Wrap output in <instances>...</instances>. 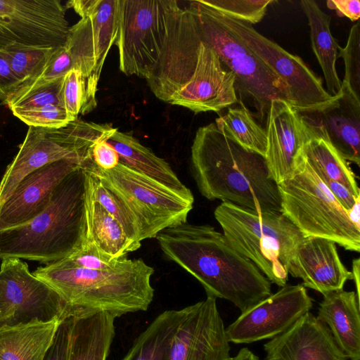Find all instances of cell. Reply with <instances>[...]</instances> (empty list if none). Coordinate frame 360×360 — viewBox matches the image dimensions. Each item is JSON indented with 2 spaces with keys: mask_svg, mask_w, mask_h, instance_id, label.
<instances>
[{
  "mask_svg": "<svg viewBox=\"0 0 360 360\" xmlns=\"http://www.w3.org/2000/svg\"><path fill=\"white\" fill-rule=\"evenodd\" d=\"M100 0H72L66 4L67 8H72L80 17L91 14L98 4Z\"/></svg>",
  "mask_w": 360,
  "mask_h": 360,
  "instance_id": "46",
  "label": "cell"
},
{
  "mask_svg": "<svg viewBox=\"0 0 360 360\" xmlns=\"http://www.w3.org/2000/svg\"><path fill=\"white\" fill-rule=\"evenodd\" d=\"M63 77L25 89H16L3 102L11 110L30 108L47 104L62 105L60 91Z\"/></svg>",
  "mask_w": 360,
  "mask_h": 360,
  "instance_id": "35",
  "label": "cell"
},
{
  "mask_svg": "<svg viewBox=\"0 0 360 360\" xmlns=\"http://www.w3.org/2000/svg\"><path fill=\"white\" fill-rule=\"evenodd\" d=\"M313 307L302 284L285 285L241 312L225 328L229 342L250 344L271 339L290 328Z\"/></svg>",
  "mask_w": 360,
  "mask_h": 360,
  "instance_id": "14",
  "label": "cell"
},
{
  "mask_svg": "<svg viewBox=\"0 0 360 360\" xmlns=\"http://www.w3.org/2000/svg\"><path fill=\"white\" fill-rule=\"evenodd\" d=\"M187 4L201 39L217 52L224 68L235 77L236 90L250 98L258 114H267L271 101H287L285 83L230 27L223 15L202 0Z\"/></svg>",
  "mask_w": 360,
  "mask_h": 360,
  "instance_id": "7",
  "label": "cell"
},
{
  "mask_svg": "<svg viewBox=\"0 0 360 360\" xmlns=\"http://www.w3.org/2000/svg\"><path fill=\"white\" fill-rule=\"evenodd\" d=\"M105 140L118 153L120 163L194 200L191 190L179 180L167 162L136 138L115 128Z\"/></svg>",
  "mask_w": 360,
  "mask_h": 360,
  "instance_id": "25",
  "label": "cell"
},
{
  "mask_svg": "<svg viewBox=\"0 0 360 360\" xmlns=\"http://www.w3.org/2000/svg\"><path fill=\"white\" fill-rule=\"evenodd\" d=\"M191 162L198 190L207 199L259 212H281L278 184L269 176L264 157L229 137L216 120L196 131Z\"/></svg>",
  "mask_w": 360,
  "mask_h": 360,
  "instance_id": "2",
  "label": "cell"
},
{
  "mask_svg": "<svg viewBox=\"0 0 360 360\" xmlns=\"http://www.w3.org/2000/svg\"><path fill=\"white\" fill-rule=\"evenodd\" d=\"M117 0H100L93 12L70 27L65 46L87 82L91 99L96 100L98 84L106 56L115 42Z\"/></svg>",
  "mask_w": 360,
  "mask_h": 360,
  "instance_id": "15",
  "label": "cell"
},
{
  "mask_svg": "<svg viewBox=\"0 0 360 360\" xmlns=\"http://www.w3.org/2000/svg\"><path fill=\"white\" fill-rule=\"evenodd\" d=\"M153 273L143 259L127 256L110 269H86L54 262L39 267L33 274L60 295L67 317L105 312L116 318L148 309L154 297Z\"/></svg>",
  "mask_w": 360,
  "mask_h": 360,
  "instance_id": "3",
  "label": "cell"
},
{
  "mask_svg": "<svg viewBox=\"0 0 360 360\" xmlns=\"http://www.w3.org/2000/svg\"><path fill=\"white\" fill-rule=\"evenodd\" d=\"M321 180L346 211L350 210L356 199L360 198H355L345 186L338 182L326 179H321Z\"/></svg>",
  "mask_w": 360,
  "mask_h": 360,
  "instance_id": "44",
  "label": "cell"
},
{
  "mask_svg": "<svg viewBox=\"0 0 360 360\" xmlns=\"http://www.w3.org/2000/svg\"><path fill=\"white\" fill-rule=\"evenodd\" d=\"M60 97L62 106L72 121L96 105L91 99L86 79L77 69H72L63 78Z\"/></svg>",
  "mask_w": 360,
  "mask_h": 360,
  "instance_id": "34",
  "label": "cell"
},
{
  "mask_svg": "<svg viewBox=\"0 0 360 360\" xmlns=\"http://www.w3.org/2000/svg\"><path fill=\"white\" fill-rule=\"evenodd\" d=\"M229 360H259L251 350L244 347L239 350L237 354L231 357Z\"/></svg>",
  "mask_w": 360,
  "mask_h": 360,
  "instance_id": "49",
  "label": "cell"
},
{
  "mask_svg": "<svg viewBox=\"0 0 360 360\" xmlns=\"http://www.w3.org/2000/svg\"><path fill=\"white\" fill-rule=\"evenodd\" d=\"M359 269H360V259L359 258H356V259H353L352 261V271H351L352 272V279H354V283H355V286H356V293L358 296V297L359 298L360 297V276H359V274H360V271H359Z\"/></svg>",
  "mask_w": 360,
  "mask_h": 360,
  "instance_id": "48",
  "label": "cell"
},
{
  "mask_svg": "<svg viewBox=\"0 0 360 360\" xmlns=\"http://www.w3.org/2000/svg\"><path fill=\"white\" fill-rule=\"evenodd\" d=\"M226 134L245 149L265 157L267 148L266 130L245 108H229L216 120Z\"/></svg>",
  "mask_w": 360,
  "mask_h": 360,
  "instance_id": "31",
  "label": "cell"
},
{
  "mask_svg": "<svg viewBox=\"0 0 360 360\" xmlns=\"http://www.w3.org/2000/svg\"><path fill=\"white\" fill-rule=\"evenodd\" d=\"M210 7L233 19L252 25L264 17L267 7L274 0H202Z\"/></svg>",
  "mask_w": 360,
  "mask_h": 360,
  "instance_id": "37",
  "label": "cell"
},
{
  "mask_svg": "<svg viewBox=\"0 0 360 360\" xmlns=\"http://www.w3.org/2000/svg\"><path fill=\"white\" fill-rule=\"evenodd\" d=\"M120 259H110L104 256L91 242L86 240L78 250L56 262L64 266L86 269H106L114 267Z\"/></svg>",
  "mask_w": 360,
  "mask_h": 360,
  "instance_id": "40",
  "label": "cell"
},
{
  "mask_svg": "<svg viewBox=\"0 0 360 360\" xmlns=\"http://www.w3.org/2000/svg\"><path fill=\"white\" fill-rule=\"evenodd\" d=\"M82 166L127 204L139 224L141 241L155 238L168 227L186 222L193 209L194 200L122 163L106 170L96 166L91 158Z\"/></svg>",
  "mask_w": 360,
  "mask_h": 360,
  "instance_id": "9",
  "label": "cell"
},
{
  "mask_svg": "<svg viewBox=\"0 0 360 360\" xmlns=\"http://www.w3.org/2000/svg\"><path fill=\"white\" fill-rule=\"evenodd\" d=\"M335 244L323 238H304L289 262L288 274L323 295L343 289L352 274L342 262Z\"/></svg>",
  "mask_w": 360,
  "mask_h": 360,
  "instance_id": "20",
  "label": "cell"
},
{
  "mask_svg": "<svg viewBox=\"0 0 360 360\" xmlns=\"http://www.w3.org/2000/svg\"><path fill=\"white\" fill-rule=\"evenodd\" d=\"M326 4L328 8L335 10L339 16L347 17L352 21H356L359 18V0H328Z\"/></svg>",
  "mask_w": 360,
  "mask_h": 360,
  "instance_id": "45",
  "label": "cell"
},
{
  "mask_svg": "<svg viewBox=\"0 0 360 360\" xmlns=\"http://www.w3.org/2000/svg\"><path fill=\"white\" fill-rule=\"evenodd\" d=\"M264 360H347L328 328L310 311L264 345Z\"/></svg>",
  "mask_w": 360,
  "mask_h": 360,
  "instance_id": "21",
  "label": "cell"
},
{
  "mask_svg": "<svg viewBox=\"0 0 360 360\" xmlns=\"http://www.w3.org/2000/svg\"><path fill=\"white\" fill-rule=\"evenodd\" d=\"M65 304L49 285L32 274L27 263L2 259L0 268V328L66 318Z\"/></svg>",
  "mask_w": 360,
  "mask_h": 360,
  "instance_id": "12",
  "label": "cell"
},
{
  "mask_svg": "<svg viewBox=\"0 0 360 360\" xmlns=\"http://www.w3.org/2000/svg\"><path fill=\"white\" fill-rule=\"evenodd\" d=\"M183 309L159 314L136 338L122 360H167L173 335Z\"/></svg>",
  "mask_w": 360,
  "mask_h": 360,
  "instance_id": "30",
  "label": "cell"
},
{
  "mask_svg": "<svg viewBox=\"0 0 360 360\" xmlns=\"http://www.w3.org/2000/svg\"><path fill=\"white\" fill-rule=\"evenodd\" d=\"M72 316L63 319L43 360H68Z\"/></svg>",
  "mask_w": 360,
  "mask_h": 360,
  "instance_id": "41",
  "label": "cell"
},
{
  "mask_svg": "<svg viewBox=\"0 0 360 360\" xmlns=\"http://www.w3.org/2000/svg\"><path fill=\"white\" fill-rule=\"evenodd\" d=\"M86 238L105 257L117 260L141 247L131 240L120 223L98 202L94 201L86 185Z\"/></svg>",
  "mask_w": 360,
  "mask_h": 360,
  "instance_id": "29",
  "label": "cell"
},
{
  "mask_svg": "<svg viewBox=\"0 0 360 360\" xmlns=\"http://www.w3.org/2000/svg\"><path fill=\"white\" fill-rule=\"evenodd\" d=\"M214 215L232 247L271 283L286 285L288 264L304 235L281 212H255L228 202Z\"/></svg>",
  "mask_w": 360,
  "mask_h": 360,
  "instance_id": "5",
  "label": "cell"
},
{
  "mask_svg": "<svg viewBox=\"0 0 360 360\" xmlns=\"http://www.w3.org/2000/svg\"><path fill=\"white\" fill-rule=\"evenodd\" d=\"M112 127L77 118L63 127H29L25 138L0 181V205L20 181L33 171L61 160L81 165L91 158L94 143Z\"/></svg>",
  "mask_w": 360,
  "mask_h": 360,
  "instance_id": "8",
  "label": "cell"
},
{
  "mask_svg": "<svg viewBox=\"0 0 360 360\" xmlns=\"http://www.w3.org/2000/svg\"><path fill=\"white\" fill-rule=\"evenodd\" d=\"M112 129L96 141L91 148V160L94 164L103 169H111L119 163V155L115 149L106 141V138L113 131Z\"/></svg>",
  "mask_w": 360,
  "mask_h": 360,
  "instance_id": "42",
  "label": "cell"
},
{
  "mask_svg": "<svg viewBox=\"0 0 360 360\" xmlns=\"http://www.w3.org/2000/svg\"><path fill=\"white\" fill-rule=\"evenodd\" d=\"M300 3L308 20L311 49L322 70L326 90L333 97L339 96L342 81L336 70V61L340 45L330 32L331 18L313 0H302Z\"/></svg>",
  "mask_w": 360,
  "mask_h": 360,
  "instance_id": "28",
  "label": "cell"
},
{
  "mask_svg": "<svg viewBox=\"0 0 360 360\" xmlns=\"http://www.w3.org/2000/svg\"><path fill=\"white\" fill-rule=\"evenodd\" d=\"M73 69V61L68 48L64 44L57 47L38 76L22 84L17 89H25L34 86L49 83L63 77Z\"/></svg>",
  "mask_w": 360,
  "mask_h": 360,
  "instance_id": "39",
  "label": "cell"
},
{
  "mask_svg": "<svg viewBox=\"0 0 360 360\" xmlns=\"http://www.w3.org/2000/svg\"><path fill=\"white\" fill-rule=\"evenodd\" d=\"M84 169L86 188L91 198L120 223L129 239L141 243L139 224L127 204L117 193L105 187L94 174Z\"/></svg>",
  "mask_w": 360,
  "mask_h": 360,
  "instance_id": "32",
  "label": "cell"
},
{
  "mask_svg": "<svg viewBox=\"0 0 360 360\" xmlns=\"http://www.w3.org/2000/svg\"><path fill=\"white\" fill-rule=\"evenodd\" d=\"M13 114L29 127L57 128L72 120L62 105L47 104L30 108H16Z\"/></svg>",
  "mask_w": 360,
  "mask_h": 360,
  "instance_id": "38",
  "label": "cell"
},
{
  "mask_svg": "<svg viewBox=\"0 0 360 360\" xmlns=\"http://www.w3.org/2000/svg\"><path fill=\"white\" fill-rule=\"evenodd\" d=\"M20 84L8 61L0 55V100L6 101Z\"/></svg>",
  "mask_w": 360,
  "mask_h": 360,
  "instance_id": "43",
  "label": "cell"
},
{
  "mask_svg": "<svg viewBox=\"0 0 360 360\" xmlns=\"http://www.w3.org/2000/svg\"><path fill=\"white\" fill-rule=\"evenodd\" d=\"M69 30L59 0H0V50L57 48L65 44Z\"/></svg>",
  "mask_w": 360,
  "mask_h": 360,
  "instance_id": "13",
  "label": "cell"
},
{
  "mask_svg": "<svg viewBox=\"0 0 360 360\" xmlns=\"http://www.w3.org/2000/svg\"><path fill=\"white\" fill-rule=\"evenodd\" d=\"M86 238V172L82 165L60 182L41 213L25 224L0 232V258L49 264L78 250Z\"/></svg>",
  "mask_w": 360,
  "mask_h": 360,
  "instance_id": "4",
  "label": "cell"
},
{
  "mask_svg": "<svg viewBox=\"0 0 360 360\" xmlns=\"http://www.w3.org/2000/svg\"><path fill=\"white\" fill-rule=\"evenodd\" d=\"M306 121L305 139L302 155L320 179L338 182L355 198L360 197L356 176L348 162L330 143L323 128L304 115Z\"/></svg>",
  "mask_w": 360,
  "mask_h": 360,
  "instance_id": "24",
  "label": "cell"
},
{
  "mask_svg": "<svg viewBox=\"0 0 360 360\" xmlns=\"http://www.w3.org/2000/svg\"><path fill=\"white\" fill-rule=\"evenodd\" d=\"M237 101L233 74L224 68L214 49L201 39L193 75L168 103L200 112H218Z\"/></svg>",
  "mask_w": 360,
  "mask_h": 360,
  "instance_id": "17",
  "label": "cell"
},
{
  "mask_svg": "<svg viewBox=\"0 0 360 360\" xmlns=\"http://www.w3.org/2000/svg\"><path fill=\"white\" fill-rule=\"evenodd\" d=\"M63 319L0 328V360H43Z\"/></svg>",
  "mask_w": 360,
  "mask_h": 360,
  "instance_id": "26",
  "label": "cell"
},
{
  "mask_svg": "<svg viewBox=\"0 0 360 360\" xmlns=\"http://www.w3.org/2000/svg\"><path fill=\"white\" fill-rule=\"evenodd\" d=\"M265 160L270 178L277 184L293 174L301 158L306 121L286 101L274 99L267 114Z\"/></svg>",
  "mask_w": 360,
  "mask_h": 360,
  "instance_id": "19",
  "label": "cell"
},
{
  "mask_svg": "<svg viewBox=\"0 0 360 360\" xmlns=\"http://www.w3.org/2000/svg\"><path fill=\"white\" fill-rule=\"evenodd\" d=\"M360 298L343 289L327 292L316 318L329 329L339 349L349 360H360Z\"/></svg>",
  "mask_w": 360,
  "mask_h": 360,
  "instance_id": "22",
  "label": "cell"
},
{
  "mask_svg": "<svg viewBox=\"0 0 360 360\" xmlns=\"http://www.w3.org/2000/svg\"><path fill=\"white\" fill-rule=\"evenodd\" d=\"M155 238L164 255L195 277L207 296L226 300L243 312L271 294L266 276L210 225L184 222Z\"/></svg>",
  "mask_w": 360,
  "mask_h": 360,
  "instance_id": "1",
  "label": "cell"
},
{
  "mask_svg": "<svg viewBox=\"0 0 360 360\" xmlns=\"http://www.w3.org/2000/svg\"><path fill=\"white\" fill-rule=\"evenodd\" d=\"M207 298L183 309L167 360H229L231 347L217 306Z\"/></svg>",
  "mask_w": 360,
  "mask_h": 360,
  "instance_id": "16",
  "label": "cell"
},
{
  "mask_svg": "<svg viewBox=\"0 0 360 360\" xmlns=\"http://www.w3.org/2000/svg\"><path fill=\"white\" fill-rule=\"evenodd\" d=\"M315 115L342 158L359 167L360 100L342 86L336 102Z\"/></svg>",
  "mask_w": 360,
  "mask_h": 360,
  "instance_id": "23",
  "label": "cell"
},
{
  "mask_svg": "<svg viewBox=\"0 0 360 360\" xmlns=\"http://www.w3.org/2000/svg\"><path fill=\"white\" fill-rule=\"evenodd\" d=\"M347 213L350 221L360 229V198L356 199L354 205Z\"/></svg>",
  "mask_w": 360,
  "mask_h": 360,
  "instance_id": "47",
  "label": "cell"
},
{
  "mask_svg": "<svg viewBox=\"0 0 360 360\" xmlns=\"http://www.w3.org/2000/svg\"><path fill=\"white\" fill-rule=\"evenodd\" d=\"M338 56L345 63V77L342 86L360 100V27L354 24L349 31L346 46L338 48Z\"/></svg>",
  "mask_w": 360,
  "mask_h": 360,
  "instance_id": "36",
  "label": "cell"
},
{
  "mask_svg": "<svg viewBox=\"0 0 360 360\" xmlns=\"http://www.w3.org/2000/svg\"><path fill=\"white\" fill-rule=\"evenodd\" d=\"M169 0H117L119 66L127 75L146 79L162 46Z\"/></svg>",
  "mask_w": 360,
  "mask_h": 360,
  "instance_id": "10",
  "label": "cell"
},
{
  "mask_svg": "<svg viewBox=\"0 0 360 360\" xmlns=\"http://www.w3.org/2000/svg\"><path fill=\"white\" fill-rule=\"evenodd\" d=\"M221 14L238 37L285 83L288 88L287 102L297 112L316 115L335 103L341 96L329 95L321 78L300 56L266 38L252 25Z\"/></svg>",
  "mask_w": 360,
  "mask_h": 360,
  "instance_id": "11",
  "label": "cell"
},
{
  "mask_svg": "<svg viewBox=\"0 0 360 360\" xmlns=\"http://www.w3.org/2000/svg\"><path fill=\"white\" fill-rule=\"evenodd\" d=\"M72 318L68 360H107L115 317L99 312Z\"/></svg>",
  "mask_w": 360,
  "mask_h": 360,
  "instance_id": "27",
  "label": "cell"
},
{
  "mask_svg": "<svg viewBox=\"0 0 360 360\" xmlns=\"http://www.w3.org/2000/svg\"><path fill=\"white\" fill-rule=\"evenodd\" d=\"M82 165L73 160H61L25 176L0 205V232L25 224L41 213L60 182Z\"/></svg>",
  "mask_w": 360,
  "mask_h": 360,
  "instance_id": "18",
  "label": "cell"
},
{
  "mask_svg": "<svg viewBox=\"0 0 360 360\" xmlns=\"http://www.w3.org/2000/svg\"><path fill=\"white\" fill-rule=\"evenodd\" d=\"M56 48L12 46L0 50L21 84L35 79Z\"/></svg>",
  "mask_w": 360,
  "mask_h": 360,
  "instance_id": "33",
  "label": "cell"
},
{
  "mask_svg": "<svg viewBox=\"0 0 360 360\" xmlns=\"http://www.w3.org/2000/svg\"><path fill=\"white\" fill-rule=\"evenodd\" d=\"M281 212L305 238L330 240L346 250L360 252V229L301 153L288 179L278 184Z\"/></svg>",
  "mask_w": 360,
  "mask_h": 360,
  "instance_id": "6",
  "label": "cell"
}]
</instances>
